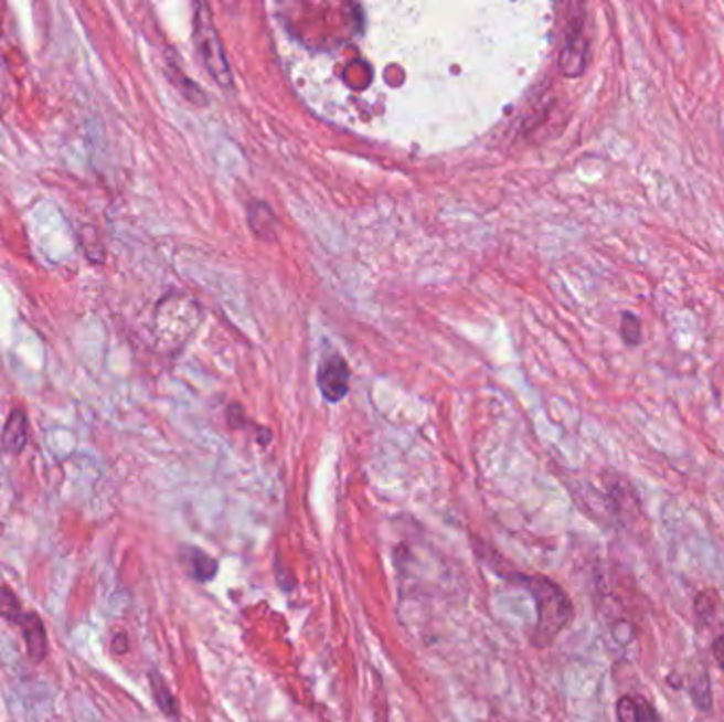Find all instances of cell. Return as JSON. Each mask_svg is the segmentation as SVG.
Instances as JSON below:
<instances>
[{"label": "cell", "instance_id": "obj_1", "mask_svg": "<svg viewBox=\"0 0 724 722\" xmlns=\"http://www.w3.org/2000/svg\"><path fill=\"white\" fill-rule=\"evenodd\" d=\"M475 542L477 555L488 562L498 576L509 581L511 585L525 590L536 602V625L532 629V645L536 648H546L553 645L555 638L566 629L574 617V606L568 594L551 578L543 574H523L515 567L507 566V562L490 549L486 542Z\"/></svg>", "mask_w": 724, "mask_h": 722}, {"label": "cell", "instance_id": "obj_2", "mask_svg": "<svg viewBox=\"0 0 724 722\" xmlns=\"http://www.w3.org/2000/svg\"><path fill=\"white\" fill-rule=\"evenodd\" d=\"M193 41L198 53L207 68V73L212 78L223 87V89H232L233 77L232 68H230V60L223 52V43L221 36L216 32V26L212 22V13L206 4H195V18H193Z\"/></svg>", "mask_w": 724, "mask_h": 722}, {"label": "cell", "instance_id": "obj_3", "mask_svg": "<svg viewBox=\"0 0 724 722\" xmlns=\"http://www.w3.org/2000/svg\"><path fill=\"white\" fill-rule=\"evenodd\" d=\"M576 13L569 15L566 24V41L560 55V68L566 77H581L589 62V34H587V20L585 7H576Z\"/></svg>", "mask_w": 724, "mask_h": 722}, {"label": "cell", "instance_id": "obj_4", "mask_svg": "<svg viewBox=\"0 0 724 722\" xmlns=\"http://www.w3.org/2000/svg\"><path fill=\"white\" fill-rule=\"evenodd\" d=\"M318 387L329 403H339L350 390V369L337 354L327 357L318 369Z\"/></svg>", "mask_w": 724, "mask_h": 722}, {"label": "cell", "instance_id": "obj_5", "mask_svg": "<svg viewBox=\"0 0 724 722\" xmlns=\"http://www.w3.org/2000/svg\"><path fill=\"white\" fill-rule=\"evenodd\" d=\"M181 564L187 570V574L198 583H210L219 574L216 558L207 555L206 551L198 546H182Z\"/></svg>", "mask_w": 724, "mask_h": 722}, {"label": "cell", "instance_id": "obj_6", "mask_svg": "<svg viewBox=\"0 0 724 722\" xmlns=\"http://www.w3.org/2000/svg\"><path fill=\"white\" fill-rule=\"evenodd\" d=\"M28 435H30V426H28L26 413L24 410H11L0 435L2 452L22 454L28 445Z\"/></svg>", "mask_w": 724, "mask_h": 722}, {"label": "cell", "instance_id": "obj_7", "mask_svg": "<svg viewBox=\"0 0 724 722\" xmlns=\"http://www.w3.org/2000/svg\"><path fill=\"white\" fill-rule=\"evenodd\" d=\"M22 634H24V643H26L28 655L32 661H43L47 655V634L41 619L36 615H24V619L20 620Z\"/></svg>", "mask_w": 724, "mask_h": 722}, {"label": "cell", "instance_id": "obj_8", "mask_svg": "<svg viewBox=\"0 0 724 722\" xmlns=\"http://www.w3.org/2000/svg\"><path fill=\"white\" fill-rule=\"evenodd\" d=\"M617 722H659V714L645 697L625 696L617 703Z\"/></svg>", "mask_w": 724, "mask_h": 722}, {"label": "cell", "instance_id": "obj_9", "mask_svg": "<svg viewBox=\"0 0 724 722\" xmlns=\"http://www.w3.org/2000/svg\"><path fill=\"white\" fill-rule=\"evenodd\" d=\"M149 682H151V693L156 699L157 708L168 716V719H179L181 710H179V701L177 697L172 696V691L168 689L166 680L161 678V673L151 671L149 673Z\"/></svg>", "mask_w": 724, "mask_h": 722}, {"label": "cell", "instance_id": "obj_10", "mask_svg": "<svg viewBox=\"0 0 724 722\" xmlns=\"http://www.w3.org/2000/svg\"><path fill=\"white\" fill-rule=\"evenodd\" d=\"M621 337L625 346L636 348L640 346L645 339V329H642V320L634 314V311H622L621 314Z\"/></svg>", "mask_w": 724, "mask_h": 722}, {"label": "cell", "instance_id": "obj_11", "mask_svg": "<svg viewBox=\"0 0 724 722\" xmlns=\"http://www.w3.org/2000/svg\"><path fill=\"white\" fill-rule=\"evenodd\" d=\"M24 615L26 613L22 610L15 594L9 587H0V617L20 625V620L24 619Z\"/></svg>", "mask_w": 724, "mask_h": 722}, {"label": "cell", "instance_id": "obj_12", "mask_svg": "<svg viewBox=\"0 0 724 722\" xmlns=\"http://www.w3.org/2000/svg\"><path fill=\"white\" fill-rule=\"evenodd\" d=\"M712 652H714V659H716V663L721 666V670L724 671V636H718L716 640H714V645H712Z\"/></svg>", "mask_w": 724, "mask_h": 722}, {"label": "cell", "instance_id": "obj_13", "mask_svg": "<svg viewBox=\"0 0 724 722\" xmlns=\"http://www.w3.org/2000/svg\"><path fill=\"white\" fill-rule=\"evenodd\" d=\"M113 648H115L117 652H126V650H128V638H126L124 634H119V636H115V643H113Z\"/></svg>", "mask_w": 724, "mask_h": 722}, {"label": "cell", "instance_id": "obj_14", "mask_svg": "<svg viewBox=\"0 0 724 722\" xmlns=\"http://www.w3.org/2000/svg\"><path fill=\"white\" fill-rule=\"evenodd\" d=\"M2 24H4V4H0V41H2Z\"/></svg>", "mask_w": 724, "mask_h": 722}]
</instances>
